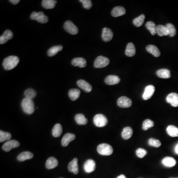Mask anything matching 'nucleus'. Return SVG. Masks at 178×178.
I'll return each mask as SVG.
<instances>
[{
  "instance_id": "32",
  "label": "nucleus",
  "mask_w": 178,
  "mask_h": 178,
  "mask_svg": "<svg viewBox=\"0 0 178 178\" xmlns=\"http://www.w3.org/2000/svg\"><path fill=\"white\" fill-rule=\"evenodd\" d=\"M75 120L77 124L81 125H86L88 123V120L82 114H77L75 117Z\"/></svg>"
},
{
  "instance_id": "46",
  "label": "nucleus",
  "mask_w": 178,
  "mask_h": 178,
  "mask_svg": "<svg viewBox=\"0 0 178 178\" xmlns=\"http://www.w3.org/2000/svg\"><path fill=\"white\" fill-rule=\"evenodd\" d=\"M175 151L177 154H178V143L176 146L175 148Z\"/></svg>"
},
{
  "instance_id": "17",
  "label": "nucleus",
  "mask_w": 178,
  "mask_h": 178,
  "mask_svg": "<svg viewBox=\"0 0 178 178\" xmlns=\"http://www.w3.org/2000/svg\"><path fill=\"white\" fill-rule=\"evenodd\" d=\"M120 79L118 76L116 75H109L105 78L104 80L106 84L108 85H114L118 84Z\"/></svg>"
},
{
  "instance_id": "24",
  "label": "nucleus",
  "mask_w": 178,
  "mask_h": 178,
  "mask_svg": "<svg viewBox=\"0 0 178 178\" xmlns=\"http://www.w3.org/2000/svg\"><path fill=\"white\" fill-rule=\"evenodd\" d=\"M126 55L129 57H132L136 54V48L133 44L129 43L127 44L125 51Z\"/></svg>"
},
{
  "instance_id": "34",
  "label": "nucleus",
  "mask_w": 178,
  "mask_h": 178,
  "mask_svg": "<svg viewBox=\"0 0 178 178\" xmlns=\"http://www.w3.org/2000/svg\"><path fill=\"white\" fill-rule=\"evenodd\" d=\"M146 27L151 33V35H154L157 34V27L155 23L153 21H148L146 23Z\"/></svg>"
},
{
  "instance_id": "7",
  "label": "nucleus",
  "mask_w": 178,
  "mask_h": 178,
  "mask_svg": "<svg viewBox=\"0 0 178 178\" xmlns=\"http://www.w3.org/2000/svg\"><path fill=\"white\" fill-rule=\"evenodd\" d=\"M132 102L131 99L127 97H119L117 101V104L122 108H128L131 107Z\"/></svg>"
},
{
  "instance_id": "9",
  "label": "nucleus",
  "mask_w": 178,
  "mask_h": 178,
  "mask_svg": "<svg viewBox=\"0 0 178 178\" xmlns=\"http://www.w3.org/2000/svg\"><path fill=\"white\" fill-rule=\"evenodd\" d=\"M155 92V87L153 85H148L144 89V93L143 94V98L144 100L150 99Z\"/></svg>"
},
{
  "instance_id": "38",
  "label": "nucleus",
  "mask_w": 178,
  "mask_h": 178,
  "mask_svg": "<svg viewBox=\"0 0 178 178\" xmlns=\"http://www.w3.org/2000/svg\"><path fill=\"white\" fill-rule=\"evenodd\" d=\"M154 122L152 120L150 119H146L143 121V127L142 128L144 131H146L147 130L149 129L151 127H153Z\"/></svg>"
},
{
  "instance_id": "47",
  "label": "nucleus",
  "mask_w": 178,
  "mask_h": 178,
  "mask_svg": "<svg viewBox=\"0 0 178 178\" xmlns=\"http://www.w3.org/2000/svg\"><path fill=\"white\" fill-rule=\"evenodd\" d=\"M117 178H126L125 176L124 175H121L119 176L118 177H117Z\"/></svg>"
},
{
  "instance_id": "30",
  "label": "nucleus",
  "mask_w": 178,
  "mask_h": 178,
  "mask_svg": "<svg viewBox=\"0 0 178 178\" xmlns=\"http://www.w3.org/2000/svg\"><path fill=\"white\" fill-rule=\"evenodd\" d=\"M63 49L62 46L58 45V46H54L53 47L51 48L48 51V55L49 57H54L58 54L59 51H61Z\"/></svg>"
},
{
  "instance_id": "27",
  "label": "nucleus",
  "mask_w": 178,
  "mask_h": 178,
  "mask_svg": "<svg viewBox=\"0 0 178 178\" xmlns=\"http://www.w3.org/2000/svg\"><path fill=\"white\" fill-rule=\"evenodd\" d=\"M157 74L161 78L168 79L171 77L170 71L167 69H159L157 71Z\"/></svg>"
},
{
  "instance_id": "18",
  "label": "nucleus",
  "mask_w": 178,
  "mask_h": 178,
  "mask_svg": "<svg viewBox=\"0 0 178 178\" xmlns=\"http://www.w3.org/2000/svg\"><path fill=\"white\" fill-rule=\"evenodd\" d=\"M72 64L74 66H79L80 68H85L87 65L86 59L82 58H76L72 59Z\"/></svg>"
},
{
  "instance_id": "37",
  "label": "nucleus",
  "mask_w": 178,
  "mask_h": 178,
  "mask_svg": "<svg viewBox=\"0 0 178 178\" xmlns=\"http://www.w3.org/2000/svg\"><path fill=\"white\" fill-rule=\"evenodd\" d=\"M12 138V135L10 133L6 132L4 131H0V142H4L5 140H10Z\"/></svg>"
},
{
  "instance_id": "3",
  "label": "nucleus",
  "mask_w": 178,
  "mask_h": 178,
  "mask_svg": "<svg viewBox=\"0 0 178 178\" xmlns=\"http://www.w3.org/2000/svg\"><path fill=\"white\" fill-rule=\"evenodd\" d=\"M97 151L101 155L108 156L112 154L114 150L110 145L107 143H101L97 147Z\"/></svg>"
},
{
  "instance_id": "11",
  "label": "nucleus",
  "mask_w": 178,
  "mask_h": 178,
  "mask_svg": "<svg viewBox=\"0 0 178 178\" xmlns=\"http://www.w3.org/2000/svg\"><path fill=\"white\" fill-rule=\"evenodd\" d=\"M166 101L171 104L172 107H178V94L175 93L169 94L166 97Z\"/></svg>"
},
{
  "instance_id": "45",
  "label": "nucleus",
  "mask_w": 178,
  "mask_h": 178,
  "mask_svg": "<svg viewBox=\"0 0 178 178\" xmlns=\"http://www.w3.org/2000/svg\"><path fill=\"white\" fill-rule=\"evenodd\" d=\"M10 2L12 4L17 5L20 2V0H10Z\"/></svg>"
},
{
  "instance_id": "16",
  "label": "nucleus",
  "mask_w": 178,
  "mask_h": 178,
  "mask_svg": "<svg viewBox=\"0 0 178 178\" xmlns=\"http://www.w3.org/2000/svg\"><path fill=\"white\" fill-rule=\"evenodd\" d=\"M75 135L73 134L67 133L64 136L61 140L62 146L67 147L70 142L73 141L75 139Z\"/></svg>"
},
{
  "instance_id": "44",
  "label": "nucleus",
  "mask_w": 178,
  "mask_h": 178,
  "mask_svg": "<svg viewBox=\"0 0 178 178\" xmlns=\"http://www.w3.org/2000/svg\"><path fill=\"white\" fill-rule=\"evenodd\" d=\"M49 21V18L47 15H44V16H42V18H40L37 21L39 22L40 23H47Z\"/></svg>"
},
{
  "instance_id": "41",
  "label": "nucleus",
  "mask_w": 178,
  "mask_h": 178,
  "mask_svg": "<svg viewBox=\"0 0 178 178\" xmlns=\"http://www.w3.org/2000/svg\"><path fill=\"white\" fill-rule=\"evenodd\" d=\"M44 12H34L31 14L30 18L32 20H36L38 21L40 18H42V16H44Z\"/></svg>"
},
{
  "instance_id": "35",
  "label": "nucleus",
  "mask_w": 178,
  "mask_h": 178,
  "mask_svg": "<svg viewBox=\"0 0 178 178\" xmlns=\"http://www.w3.org/2000/svg\"><path fill=\"white\" fill-rule=\"evenodd\" d=\"M145 19V16L144 15H141L138 18H136L134 19L133 23L134 25L137 27H140L142 25H143Z\"/></svg>"
},
{
  "instance_id": "33",
  "label": "nucleus",
  "mask_w": 178,
  "mask_h": 178,
  "mask_svg": "<svg viewBox=\"0 0 178 178\" xmlns=\"http://www.w3.org/2000/svg\"><path fill=\"white\" fill-rule=\"evenodd\" d=\"M62 132V127L60 124H55L52 130V134L55 138L59 137Z\"/></svg>"
},
{
  "instance_id": "12",
  "label": "nucleus",
  "mask_w": 178,
  "mask_h": 178,
  "mask_svg": "<svg viewBox=\"0 0 178 178\" xmlns=\"http://www.w3.org/2000/svg\"><path fill=\"white\" fill-rule=\"evenodd\" d=\"M13 36V33L10 30H6L3 35L0 37V44H2L6 43L8 40L12 39Z\"/></svg>"
},
{
  "instance_id": "20",
  "label": "nucleus",
  "mask_w": 178,
  "mask_h": 178,
  "mask_svg": "<svg viewBox=\"0 0 178 178\" xmlns=\"http://www.w3.org/2000/svg\"><path fill=\"white\" fill-rule=\"evenodd\" d=\"M162 163L164 166L167 167H172L176 164L175 159L171 157H166L163 158L162 160Z\"/></svg>"
},
{
  "instance_id": "5",
  "label": "nucleus",
  "mask_w": 178,
  "mask_h": 178,
  "mask_svg": "<svg viewBox=\"0 0 178 178\" xmlns=\"http://www.w3.org/2000/svg\"><path fill=\"white\" fill-rule=\"evenodd\" d=\"M64 28L69 34L76 35L78 33V28L74 23L71 21H66L64 24Z\"/></svg>"
},
{
  "instance_id": "13",
  "label": "nucleus",
  "mask_w": 178,
  "mask_h": 178,
  "mask_svg": "<svg viewBox=\"0 0 178 178\" xmlns=\"http://www.w3.org/2000/svg\"><path fill=\"white\" fill-rule=\"evenodd\" d=\"M77 85L87 93H90L92 90L91 85L84 80H79L77 82Z\"/></svg>"
},
{
  "instance_id": "15",
  "label": "nucleus",
  "mask_w": 178,
  "mask_h": 178,
  "mask_svg": "<svg viewBox=\"0 0 178 178\" xmlns=\"http://www.w3.org/2000/svg\"><path fill=\"white\" fill-rule=\"evenodd\" d=\"M96 168V163L94 160L89 159L86 161L84 164V168L85 172L87 173H91L94 171Z\"/></svg>"
},
{
  "instance_id": "2",
  "label": "nucleus",
  "mask_w": 178,
  "mask_h": 178,
  "mask_svg": "<svg viewBox=\"0 0 178 178\" xmlns=\"http://www.w3.org/2000/svg\"><path fill=\"white\" fill-rule=\"evenodd\" d=\"M21 107L24 112L27 114H31L35 111L34 103L33 100L26 97L22 101Z\"/></svg>"
},
{
  "instance_id": "39",
  "label": "nucleus",
  "mask_w": 178,
  "mask_h": 178,
  "mask_svg": "<svg viewBox=\"0 0 178 178\" xmlns=\"http://www.w3.org/2000/svg\"><path fill=\"white\" fill-rule=\"evenodd\" d=\"M169 31V35L170 37H174L176 34V29L174 25L171 23H168L166 25Z\"/></svg>"
},
{
  "instance_id": "40",
  "label": "nucleus",
  "mask_w": 178,
  "mask_h": 178,
  "mask_svg": "<svg viewBox=\"0 0 178 178\" xmlns=\"http://www.w3.org/2000/svg\"><path fill=\"white\" fill-rule=\"evenodd\" d=\"M148 143L150 146L155 147H159L161 145V143L159 140L153 138H151L148 140Z\"/></svg>"
},
{
  "instance_id": "43",
  "label": "nucleus",
  "mask_w": 178,
  "mask_h": 178,
  "mask_svg": "<svg viewBox=\"0 0 178 178\" xmlns=\"http://www.w3.org/2000/svg\"><path fill=\"white\" fill-rule=\"evenodd\" d=\"M79 2L82 3L83 7L87 10H89L92 8V2L91 0H80Z\"/></svg>"
},
{
  "instance_id": "28",
  "label": "nucleus",
  "mask_w": 178,
  "mask_h": 178,
  "mask_svg": "<svg viewBox=\"0 0 178 178\" xmlns=\"http://www.w3.org/2000/svg\"><path fill=\"white\" fill-rule=\"evenodd\" d=\"M157 33L159 36L169 35V31L166 26L159 25L157 26Z\"/></svg>"
},
{
  "instance_id": "29",
  "label": "nucleus",
  "mask_w": 178,
  "mask_h": 178,
  "mask_svg": "<svg viewBox=\"0 0 178 178\" xmlns=\"http://www.w3.org/2000/svg\"><path fill=\"white\" fill-rule=\"evenodd\" d=\"M133 131L131 127H126L123 129L121 135L124 140H128L132 136Z\"/></svg>"
},
{
  "instance_id": "21",
  "label": "nucleus",
  "mask_w": 178,
  "mask_h": 178,
  "mask_svg": "<svg viewBox=\"0 0 178 178\" xmlns=\"http://www.w3.org/2000/svg\"><path fill=\"white\" fill-rule=\"evenodd\" d=\"M146 49L148 53L153 54L154 57L157 58L160 55V52L159 51V49L154 45H153V44L148 45L146 48Z\"/></svg>"
},
{
  "instance_id": "14",
  "label": "nucleus",
  "mask_w": 178,
  "mask_h": 178,
  "mask_svg": "<svg viewBox=\"0 0 178 178\" xmlns=\"http://www.w3.org/2000/svg\"><path fill=\"white\" fill-rule=\"evenodd\" d=\"M68 169L69 171L75 174H77L79 172L78 159L75 158L71 161L68 166Z\"/></svg>"
},
{
  "instance_id": "6",
  "label": "nucleus",
  "mask_w": 178,
  "mask_h": 178,
  "mask_svg": "<svg viewBox=\"0 0 178 178\" xmlns=\"http://www.w3.org/2000/svg\"><path fill=\"white\" fill-rule=\"evenodd\" d=\"M109 62L108 58L103 56H99L94 61V67L95 68H105L109 64Z\"/></svg>"
},
{
  "instance_id": "36",
  "label": "nucleus",
  "mask_w": 178,
  "mask_h": 178,
  "mask_svg": "<svg viewBox=\"0 0 178 178\" xmlns=\"http://www.w3.org/2000/svg\"><path fill=\"white\" fill-rule=\"evenodd\" d=\"M36 92L34 89H28L25 92V95L26 98L31 99V100L35 98L36 96Z\"/></svg>"
},
{
  "instance_id": "19",
  "label": "nucleus",
  "mask_w": 178,
  "mask_h": 178,
  "mask_svg": "<svg viewBox=\"0 0 178 178\" xmlns=\"http://www.w3.org/2000/svg\"><path fill=\"white\" fill-rule=\"evenodd\" d=\"M126 13V10L124 8L120 6L115 7L111 12V15L114 18H117L119 16H122L125 15Z\"/></svg>"
},
{
  "instance_id": "26",
  "label": "nucleus",
  "mask_w": 178,
  "mask_h": 178,
  "mask_svg": "<svg viewBox=\"0 0 178 178\" xmlns=\"http://www.w3.org/2000/svg\"><path fill=\"white\" fill-rule=\"evenodd\" d=\"M80 93H81L80 91L78 89H70L69 92H68V96H69V97H70V99L72 101H75L79 97Z\"/></svg>"
},
{
  "instance_id": "22",
  "label": "nucleus",
  "mask_w": 178,
  "mask_h": 178,
  "mask_svg": "<svg viewBox=\"0 0 178 178\" xmlns=\"http://www.w3.org/2000/svg\"><path fill=\"white\" fill-rule=\"evenodd\" d=\"M58 161L56 158L54 157H51L46 162V168L48 169H52L56 167L58 165Z\"/></svg>"
},
{
  "instance_id": "42",
  "label": "nucleus",
  "mask_w": 178,
  "mask_h": 178,
  "mask_svg": "<svg viewBox=\"0 0 178 178\" xmlns=\"http://www.w3.org/2000/svg\"><path fill=\"white\" fill-rule=\"evenodd\" d=\"M136 155L139 158H142L144 157L147 154V151L143 148H139L137 150Z\"/></svg>"
},
{
  "instance_id": "25",
  "label": "nucleus",
  "mask_w": 178,
  "mask_h": 178,
  "mask_svg": "<svg viewBox=\"0 0 178 178\" xmlns=\"http://www.w3.org/2000/svg\"><path fill=\"white\" fill-rule=\"evenodd\" d=\"M55 0H43L42 1V6L46 9H53L55 7L57 4Z\"/></svg>"
},
{
  "instance_id": "8",
  "label": "nucleus",
  "mask_w": 178,
  "mask_h": 178,
  "mask_svg": "<svg viewBox=\"0 0 178 178\" xmlns=\"http://www.w3.org/2000/svg\"><path fill=\"white\" fill-rule=\"evenodd\" d=\"M19 146H20V143L17 140H10L7 141L4 144L2 148L4 151L8 152L12 150V148L18 147H19Z\"/></svg>"
},
{
  "instance_id": "23",
  "label": "nucleus",
  "mask_w": 178,
  "mask_h": 178,
  "mask_svg": "<svg viewBox=\"0 0 178 178\" xmlns=\"http://www.w3.org/2000/svg\"><path fill=\"white\" fill-rule=\"evenodd\" d=\"M33 157V154L29 151H25L21 153L19 155H18V160L19 161H24L28 159H31Z\"/></svg>"
},
{
  "instance_id": "48",
  "label": "nucleus",
  "mask_w": 178,
  "mask_h": 178,
  "mask_svg": "<svg viewBox=\"0 0 178 178\" xmlns=\"http://www.w3.org/2000/svg\"></svg>"
},
{
  "instance_id": "31",
  "label": "nucleus",
  "mask_w": 178,
  "mask_h": 178,
  "mask_svg": "<svg viewBox=\"0 0 178 178\" xmlns=\"http://www.w3.org/2000/svg\"><path fill=\"white\" fill-rule=\"evenodd\" d=\"M166 131L170 136L172 137H178V128L173 125L168 126L166 129Z\"/></svg>"
},
{
  "instance_id": "4",
  "label": "nucleus",
  "mask_w": 178,
  "mask_h": 178,
  "mask_svg": "<svg viewBox=\"0 0 178 178\" xmlns=\"http://www.w3.org/2000/svg\"><path fill=\"white\" fill-rule=\"evenodd\" d=\"M108 120L104 115L98 114L94 116V125L98 127L105 126L107 123Z\"/></svg>"
},
{
  "instance_id": "1",
  "label": "nucleus",
  "mask_w": 178,
  "mask_h": 178,
  "mask_svg": "<svg viewBox=\"0 0 178 178\" xmlns=\"http://www.w3.org/2000/svg\"><path fill=\"white\" fill-rule=\"evenodd\" d=\"M19 62L18 57L11 55L5 58L3 65L5 70H10L15 68Z\"/></svg>"
},
{
  "instance_id": "10",
  "label": "nucleus",
  "mask_w": 178,
  "mask_h": 178,
  "mask_svg": "<svg viewBox=\"0 0 178 178\" xmlns=\"http://www.w3.org/2000/svg\"><path fill=\"white\" fill-rule=\"evenodd\" d=\"M102 39L104 42H108L112 40L114 37V33L110 29L104 28L102 32Z\"/></svg>"
}]
</instances>
